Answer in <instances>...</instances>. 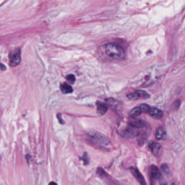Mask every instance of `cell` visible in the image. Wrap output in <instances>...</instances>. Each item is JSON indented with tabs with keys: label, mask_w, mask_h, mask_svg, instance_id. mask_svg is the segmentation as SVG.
Returning <instances> with one entry per match:
<instances>
[{
	"label": "cell",
	"mask_w": 185,
	"mask_h": 185,
	"mask_svg": "<svg viewBox=\"0 0 185 185\" xmlns=\"http://www.w3.org/2000/svg\"><path fill=\"white\" fill-rule=\"evenodd\" d=\"M97 52L100 59L104 62L122 61L125 57L123 49L119 45L114 44L101 45L98 47Z\"/></svg>",
	"instance_id": "cell-1"
},
{
	"label": "cell",
	"mask_w": 185,
	"mask_h": 185,
	"mask_svg": "<svg viewBox=\"0 0 185 185\" xmlns=\"http://www.w3.org/2000/svg\"><path fill=\"white\" fill-rule=\"evenodd\" d=\"M86 139L88 142L95 146L105 147L109 143V140L105 135L92 130L87 133Z\"/></svg>",
	"instance_id": "cell-2"
},
{
	"label": "cell",
	"mask_w": 185,
	"mask_h": 185,
	"mask_svg": "<svg viewBox=\"0 0 185 185\" xmlns=\"http://www.w3.org/2000/svg\"><path fill=\"white\" fill-rule=\"evenodd\" d=\"M9 64L11 67H15L21 62V50L19 48L11 50L9 56Z\"/></svg>",
	"instance_id": "cell-3"
},
{
	"label": "cell",
	"mask_w": 185,
	"mask_h": 185,
	"mask_svg": "<svg viewBox=\"0 0 185 185\" xmlns=\"http://www.w3.org/2000/svg\"><path fill=\"white\" fill-rule=\"evenodd\" d=\"M149 178L152 185L155 183V181L159 180L162 178V174L159 170L158 168L154 165H151L149 167Z\"/></svg>",
	"instance_id": "cell-4"
},
{
	"label": "cell",
	"mask_w": 185,
	"mask_h": 185,
	"mask_svg": "<svg viewBox=\"0 0 185 185\" xmlns=\"http://www.w3.org/2000/svg\"><path fill=\"white\" fill-rule=\"evenodd\" d=\"M140 134V131L138 128H135L130 125L129 128L124 130L123 132V135L125 137L129 138V139H133L137 136H138Z\"/></svg>",
	"instance_id": "cell-5"
},
{
	"label": "cell",
	"mask_w": 185,
	"mask_h": 185,
	"mask_svg": "<svg viewBox=\"0 0 185 185\" xmlns=\"http://www.w3.org/2000/svg\"><path fill=\"white\" fill-rule=\"evenodd\" d=\"M129 170L131 172V173L134 176L135 178L140 183L141 185H147L146 180L137 168L131 167L130 168Z\"/></svg>",
	"instance_id": "cell-6"
},
{
	"label": "cell",
	"mask_w": 185,
	"mask_h": 185,
	"mask_svg": "<svg viewBox=\"0 0 185 185\" xmlns=\"http://www.w3.org/2000/svg\"><path fill=\"white\" fill-rule=\"evenodd\" d=\"M129 125L136 128H141L146 127V123L143 120L131 117L129 121Z\"/></svg>",
	"instance_id": "cell-7"
},
{
	"label": "cell",
	"mask_w": 185,
	"mask_h": 185,
	"mask_svg": "<svg viewBox=\"0 0 185 185\" xmlns=\"http://www.w3.org/2000/svg\"><path fill=\"white\" fill-rule=\"evenodd\" d=\"M149 114L152 117L156 119H160L163 116V112L161 110L155 107H151Z\"/></svg>",
	"instance_id": "cell-8"
},
{
	"label": "cell",
	"mask_w": 185,
	"mask_h": 185,
	"mask_svg": "<svg viewBox=\"0 0 185 185\" xmlns=\"http://www.w3.org/2000/svg\"><path fill=\"white\" fill-rule=\"evenodd\" d=\"M60 89L61 90L62 93L64 94L71 93L73 92V89L72 88V87L66 83H64L60 84Z\"/></svg>",
	"instance_id": "cell-9"
},
{
	"label": "cell",
	"mask_w": 185,
	"mask_h": 185,
	"mask_svg": "<svg viewBox=\"0 0 185 185\" xmlns=\"http://www.w3.org/2000/svg\"><path fill=\"white\" fill-rule=\"evenodd\" d=\"M149 147L150 149H151L152 153L154 155H156L158 152L160 151V149L161 148V146L159 143L155 142H151L149 144Z\"/></svg>",
	"instance_id": "cell-10"
},
{
	"label": "cell",
	"mask_w": 185,
	"mask_h": 185,
	"mask_svg": "<svg viewBox=\"0 0 185 185\" xmlns=\"http://www.w3.org/2000/svg\"><path fill=\"white\" fill-rule=\"evenodd\" d=\"M97 112L101 115H104L105 114L108 110V107L106 104L101 103L100 102L98 104H97Z\"/></svg>",
	"instance_id": "cell-11"
},
{
	"label": "cell",
	"mask_w": 185,
	"mask_h": 185,
	"mask_svg": "<svg viewBox=\"0 0 185 185\" xmlns=\"http://www.w3.org/2000/svg\"><path fill=\"white\" fill-rule=\"evenodd\" d=\"M156 138L158 140H163L166 138L167 134L166 131L162 128H159L156 131Z\"/></svg>",
	"instance_id": "cell-12"
},
{
	"label": "cell",
	"mask_w": 185,
	"mask_h": 185,
	"mask_svg": "<svg viewBox=\"0 0 185 185\" xmlns=\"http://www.w3.org/2000/svg\"><path fill=\"white\" fill-rule=\"evenodd\" d=\"M142 113L140 107H136L134 108L133 110L129 113V115L131 117L135 118L139 115H140Z\"/></svg>",
	"instance_id": "cell-13"
},
{
	"label": "cell",
	"mask_w": 185,
	"mask_h": 185,
	"mask_svg": "<svg viewBox=\"0 0 185 185\" xmlns=\"http://www.w3.org/2000/svg\"><path fill=\"white\" fill-rule=\"evenodd\" d=\"M138 98H145V99H147L150 98V95L145 91H142V90H138L135 91Z\"/></svg>",
	"instance_id": "cell-14"
},
{
	"label": "cell",
	"mask_w": 185,
	"mask_h": 185,
	"mask_svg": "<svg viewBox=\"0 0 185 185\" xmlns=\"http://www.w3.org/2000/svg\"><path fill=\"white\" fill-rule=\"evenodd\" d=\"M107 102L108 104H109V105L110 106H111L112 108H114V109H118L119 107V102L117 101L112 98H109V99H107Z\"/></svg>",
	"instance_id": "cell-15"
},
{
	"label": "cell",
	"mask_w": 185,
	"mask_h": 185,
	"mask_svg": "<svg viewBox=\"0 0 185 185\" xmlns=\"http://www.w3.org/2000/svg\"><path fill=\"white\" fill-rule=\"evenodd\" d=\"M141 110L142 112H144V113H149L151 107H149L148 105L146 104H143L141 105L140 107Z\"/></svg>",
	"instance_id": "cell-16"
},
{
	"label": "cell",
	"mask_w": 185,
	"mask_h": 185,
	"mask_svg": "<svg viewBox=\"0 0 185 185\" xmlns=\"http://www.w3.org/2000/svg\"><path fill=\"white\" fill-rule=\"evenodd\" d=\"M80 160H83L85 165L88 164L89 163V162H90V158L88 156V154L86 152L84 153L82 157H80Z\"/></svg>",
	"instance_id": "cell-17"
},
{
	"label": "cell",
	"mask_w": 185,
	"mask_h": 185,
	"mask_svg": "<svg viewBox=\"0 0 185 185\" xmlns=\"http://www.w3.org/2000/svg\"><path fill=\"white\" fill-rule=\"evenodd\" d=\"M66 79L67 81L71 84H73L76 82V77L73 74H72L67 75L66 77Z\"/></svg>",
	"instance_id": "cell-18"
},
{
	"label": "cell",
	"mask_w": 185,
	"mask_h": 185,
	"mask_svg": "<svg viewBox=\"0 0 185 185\" xmlns=\"http://www.w3.org/2000/svg\"><path fill=\"white\" fill-rule=\"evenodd\" d=\"M161 170H162L163 172L164 173V174H167V175H168V174L170 173V169L168 167V166L167 164H162L161 166Z\"/></svg>",
	"instance_id": "cell-19"
},
{
	"label": "cell",
	"mask_w": 185,
	"mask_h": 185,
	"mask_svg": "<svg viewBox=\"0 0 185 185\" xmlns=\"http://www.w3.org/2000/svg\"><path fill=\"white\" fill-rule=\"evenodd\" d=\"M180 104V102L179 100H176V101H175L171 105V109L172 110L177 109L179 107Z\"/></svg>",
	"instance_id": "cell-20"
},
{
	"label": "cell",
	"mask_w": 185,
	"mask_h": 185,
	"mask_svg": "<svg viewBox=\"0 0 185 185\" xmlns=\"http://www.w3.org/2000/svg\"><path fill=\"white\" fill-rule=\"evenodd\" d=\"M56 117L58 118V119L59 122L61 124H64L65 122L64 121V120L62 118V114L61 113H58L57 115H56Z\"/></svg>",
	"instance_id": "cell-21"
},
{
	"label": "cell",
	"mask_w": 185,
	"mask_h": 185,
	"mask_svg": "<svg viewBox=\"0 0 185 185\" xmlns=\"http://www.w3.org/2000/svg\"><path fill=\"white\" fill-rule=\"evenodd\" d=\"M159 182H160V185H167L166 180L162 178V176L160 179L159 180Z\"/></svg>",
	"instance_id": "cell-22"
},
{
	"label": "cell",
	"mask_w": 185,
	"mask_h": 185,
	"mask_svg": "<svg viewBox=\"0 0 185 185\" xmlns=\"http://www.w3.org/2000/svg\"><path fill=\"white\" fill-rule=\"evenodd\" d=\"M1 69L2 71H5L6 70V66L5 65H3L2 63L1 64Z\"/></svg>",
	"instance_id": "cell-23"
},
{
	"label": "cell",
	"mask_w": 185,
	"mask_h": 185,
	"mask_svg": "<svg viewBox=\"0 0 185 185\" xmlns=\"http://www.w3.org/2000/svg\"><path fill=\"white\" fill-rule=\"evenodd\" d=\"M49 185H57V184H56V182H53V181H52V182H50V183L49 184Z\"/></svg>",
	"instance_id": "cell-24"
}]
</instances>
